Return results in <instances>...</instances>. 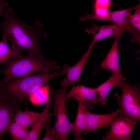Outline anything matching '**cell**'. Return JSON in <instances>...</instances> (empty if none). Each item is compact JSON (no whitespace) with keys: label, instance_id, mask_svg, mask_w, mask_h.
<instances>
[{"label":"cell","instance_id":"3957f363","mask_svg":"<svg viewBox=\"0 0 140 140\" xmlns=\"http://www.w3.org/2000/svg\"><path fill=\"white\" fill-rule=\"evenodd\" d=\"M0 73L4 76V81L19 78L39 71L52 70L59 68L55 62L44 57L29 54L26 56L11 60L4 64Z\"/></svg>","mask_w":140,"mask_h":140},{"label":"cell","instance_id":"d6986e66","mask_svg":"<svg viewBox=\"0 0 140 140\" xmlns=\"http://www.w3.org/2000/svg\"><path fill=\"white\" fill-rule=\"evenodd\" d=\"M9 40L6 38L2 36L0 41V63L4 64L12 59L22 56V52L17 48L11 47L8 44Z\"/></svg>","mask_w":140,"mask_h":140},{"label":"cell","instance_id":"44dd1931","mask_svg":"<svg viewBox=\"0 0 140 140\" xmlns=\"http://www.w3.org/2000/svg\"><path fill=\"white\" fill-rule=\"evenodd\" d=\"M51 117H49L46 121L44 125L46 130V133L42 139V140H57L58 137L56 132L54 128L51 127L52 122Z\"/></svg>","mask_w":140,"mask_h":140},{"label":"cell","instance_id":"8fae6325","mask_svg":"<svg viewBox=\"0 0 140 140\" xmlns=\"http://www.w3.org/2000/svg\"><path fill=\"white\" fill-rule=\"evenodd\" d=\"M21 104H13L0 98V140L3 139L7 125L13 115L20 109Z\"/></svg>","mask_w":140,"mask_h":140},{"label":"cell","instance_id":"5b68a950","mask_svg":"<svg viewBox=\"0 0 140 140\" xmlns=\"http://www.w3.org/2000/svg\"><path fill=\"white\" fill-rule=\"evenodd\" d=\"M67 87L63 86L54 90L49 88V91L53 101V116L55 119L54 127L59 140H66L69 132L73 128V123L69 121L66 106Z\"/></svg>","mask_w":140,"mask_h":140},{"label":"cell","instance_id":"9a60e30c","mask_svg":"<svg viewBox=\"0 0 140 140\" xmlns=\"http://www.w3.org/2000/svg\"><path fill=\"white\" fill-rule=\"evenodd\" d=\"M92 50L88 48L79 61L74 66H70L67 72L66 78L62 82V86L67 87L71 84L75 85L79 79L83 69L87 63L88 57Z\"/></svg>","mask_w":140,"mask_h":140},{"label":"cell","instance_id":"6da1fadb","mask_svg":"<svg viewBox=\"0 0 140 140\" xmlns=\"http://www.w3.org/2000/svg\"><path fill=\"white\" fill-rule=\"evenodd\" d=\"M3 22H0L2 36L11 42V47L17 48L21 52H28L29 54L44 57L41 52L40 41L46 37L40 30L43 25L39 22L30 25L23 21L14 14L8 7L4 11Z\"/></svg>","mask_w":140,"mask_h":140},{"label":"cell","instance_id":"52a82bcc","mask_svg":"<svg viewBox=\"0 0 140 140\" xmlns=\"http://www.w3.org/2000/svg\"><path fill=\"white\" fill-rule=\"evenodd\" d=\"M124 30L123 25L114 24L98 26L93 23L91 28H86V31L88 34L93 36V39L88 48L92 49L95 44L99 41L107 37L118 35L123 36Z\"/></svg>","mask_w":140,"mask_h":140},{"label":"cell","instance_id":"ba28073f","mask_svg":"<svg viewBox=\"0 0 140 140\" xmlns=\"http://www.w3.org/2000/svg\"><path fill=\"white\" fill-rule=\"evenodd\" d=\"M78 103L77 115L75 122L73 123L71 130L75 136V140H83L81 135L83 131L86 129L88 124V109L92 110V104L82 99L76 100Z\"/></svg>","mask_w":140,"mask_h":140},{"label":"cell","instance_id":"30bf717a","mask_svg":"<svg viewBox=\"0 0 140 140\" xmlns=\"http://www.w3.org/2000/svg\"><path fill=\"white\" fill-rule=\"evenodd\" d=\"M138 5L128 9L108 12L103 14L88 13L83 17L80 18L79 19L81 22L88 20L93 19L107 21L124 25L128 15L135 10Z\"/></svg>","mask_w":140,"mask_h":140},{"label":"cell","instance_id":"7a4b0ae2","mask_svg":"<svg viewBox=\"0 0 140 140\" xmlns=\"http://www.w3.org/2000/svg\"><path fill=\"white\" fill-rule=\"evenodd\" d=\"M67 69V67L64 66L61 70L55 72L43 71L37 74L17 79L3 80L0 82V98L13 104H25L32 92L47 85L52 79L65 75Z\"/></svg>","mask_w":140,"mask_h":140},{"label":"cell","instance_id":"ac0fdd59","mask_svg":"<svg viewBox=\"0 0 140 140\" xmlns=\"http://www.w3.org/2000/svg\"><path fill=\"white\" fill-rule=\"evenodd\" d=\"M41 113L29 110L26 108L24 111L18 109L11 118L10 122H15L28 127L32 126L39 118Z\"/></svg>","mask_w":140,"mask_h":140},{"label":"cell","instance_id":"ffe728a7","mask_svg":"<svg viewBox=\"0 0 140 140\" xmlns=\"http://www.w3.org/2000/svg\"><path fill=\"white\" fill-rule=\"evenodd\" d=\"M5 131L9 133L13 140H24L30 132L28 127L13 122L8 124Z\"/></svg>","mask_w":140,"mask_h":140},{"label":"cell","instance_id":"7402d4cb","mask_svg":"<svg viewBox=\"0 0 140 140\" xmlns=\"http://www.w3.org/2000/svg\"><path fill=\"white\" fill-rule=\"evenodd\" d=\"M110 0H96L94 10L95 14L101 15L108 12Z\"/></svg>","mask_w":140,"mask_h":140},{"label":"cell","instance_id":"603a6c76","mask_svg":"<svg viewBox=\"0 0 140 140\" xmlns=\"http://www.w3.org/2000/svg\"><path fill=\"white\" fill-rule=\"evenodd\" d=\"M8 7V3L5 0H0V16H2L4 11Z\"/></svg>","mask_w":140,"mask_h":140},{"label":"cell","instance_id":"2e32d148","mask_svg":"<svg viewBox=\"0 0 140 140\" xmlns=\"http://www.w3.org/2000/svg\"><path fill=\"white\" fill-rule=\"evenodd\" d=\"M52 106V100L50 98H48L42 112L38 119L31 126L29 135L24 140H37L47 119L54 115L53 113L49 112Z\"/></svg>","mask_w":140,"mask_h":140},{"label":"cell","instance_id":"4fadbf2b","mask_svg":"<svg viewBox=\"0 0 140 140\" xmlns=\"http://www.w3.org/2000/svg\"><path fill=\"white\" fill-rule=\"evenodd\" d=\"M72 86L70 91L67 94L66 100L73 97L76 100H86L91 104H96L97 103L99 96L96 95L94 88L87 87L79 84Z\"/></svg>","mask_w":140,"mask_h":140},{"label":"cell","instance_id":"5bb4252c","mask_svg":"<svg viewBox=\"0 0 140 140\" xmlns=\"http://www.w3.org/2000/svg\"><path fill=\"white\" fill-rule=\"evenodd\" d=\"M122 36L118 35L115 37L111 48L100 65L101 69H108L112 72L121 73L119 65L118 44L120 38Z\"/></svg>","mask_w":140,"mask_h":140},{"label":"cell","instance_id":"8992f818","mask_svg":"<svg viewBox=\"0 0 140 140\" xmlns=\"http://www.w3.org/2000/svg\"><path fill=\"white\" fill-rule=\"evenodd\" d=\"M137 120L124 116H118L110 125V128L103 140H130Z\"/></svg>","mask_w":140,"mask_h":140},{"label":"cell","instance_id":"e0dca14e","mask_svg":"<svg viewBox=\"0 0 140 140\" xmlns=\"http://www.w3.org/2000/svg\"><path fill=\"white\" fill-rule=\"evenodd\" d=\"M134 14L128 15L124 25V30L131 34L133 36L132 41L140 43V5H138Z\"/></svg>","mask_w":140,"mask_h":140},{"label":"cell","instance_id":"7c38bea8","mask_svg":"<svg viewBox=\"0 0 140 140\" xmlns=\"http://www.w3.org/2000/svg\"><path fill=\"white\" fill-rule=\"evenodd\" d=\"M126 79L121 72H112V74L107 80L94 88L99 95L97 103L104 105L106 103L107 97L113 87L116 85L119 86L122 81Z\"/></svg>","mask_w":140,"mask_h":140},{"label":"cell","instance_id":"277c9868","mask_svg":"<svg viewBox=\"0 0 140 140\" xmlns=\"http://www.w3.org/2000/svg\"><path fill=\"white\" fill-rule=\"evenodd\" d=\"M122 92L121 96L115 93V95L119 105V115L140 120V90L139 84L133 86L126 80L119 86Z\"/></svg>","mask_w":140,"mask_h":140},{"label":"cell","instance_id":"9c48e42d","mask_svg":"<svg viewBox=\"0 0 140 140\" xmlns=\"http://www.w3.org/2000/svg\"><path fill=\"white\" fill-rule=\"evenodd\" d=\"M119 115L118 109L115 111L108 114H96L88 111V124L86 129L84 131L86 135L92 131H95L101 127L106 129L114 120Z\"/></svg>","mask_w":140,"mask_h":140}]
</instances>
